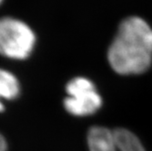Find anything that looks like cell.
Here are the masks:
<instances>
[{"mask_svg": "<svg viewBox=\"0 0 152 151\" xmlns=\"http://www.w3.org/2000/svg\"><path fill=\"white\" fill-rule=\"evenodd\" d=\"M2 2V0H0V3H1Z\"/></svg>", "mask_w": 152, "mask_h": 151, "instance_id": "cell-7", "label": "cell"}, {"mask_svg": "<svg viewBox=\"0 0 152 151\" xmlns=\"http://www.w3.org/2000/svg\"><path fill=\"white\" fill-rule=\"evenodd\" d=\"M7 141L4 136L0 134V151H7Z\"/></svg>", "mask_w": 152, "mask_h": 151, "instance_id": "cell-6", "label": "cell"}, {"mask_svg": "<svg viewBox=\"0 0 152 151\" xmlns=\"http://www.w3.org/2000/svg\"><path fill=\"white\" fill-rule=\"evenodd\" d=\"M20 87L17 77L10 72L0 69V112L4 110L1 98L14 99L19 94Z\"/></svg>", "mask_w": 152, "mask_h": 151, "instance_id": "cell-5", "label": "cell"}, {"mask_svg": "<svg viewBox=\"0 0 152 151\" xmlns=\"http://www.w3.org/2000/svg\"><path fill=\"white\" fill-rule=\"evenodd\" d=\"M112 69L120 75H140L152 63V28L140 17L123 19L107 50Z\"/></svg>", "mask_w": 152, "mask_h": 151, "instance_id": "cell-1", "label": "cell"}, {"mask_svg": "<svg viewBox=\"0 0 152 151\" xmlns=\"http://www.w3.org/2000/svg\"><path fill=\"white\" fill-rule=\"evenodd\" d=\"M36 42L33 30L26 23L12 18L0 19V54L13 59H25Z\"/></svg>", "mask_w": 152, "mask_h": 151, "instance_id": "cell-2", "label": "cell"}, {"mask_svg": "<svg viewBox=\"0 0 152 151\" xmlns=\"http://www.w3.org/2000/svg\"><path fill=\"white\" fill-rule=\"evenodd\" d=\"M67 98L64 100L66 110L73 116L85 117L96 112L102 105L94 84L86 77H75L66 87Z\"/></svg>", "mask_w": 152, "mask_h": 151, "instance_id": "cell-3", "label": "cell"}, {"mask_svg": "<svg viewBox=\"0 0 152 151\" xmlns=\"http://www.w3.org/2000/svg\"><path fill=\"white\" fill-rule=\"evenodd\" d=\"M89 151H145L140 139L128 129L93 127L88 134Z\"/></svg>", "mask_w": 152, "mask_h": 151, "instance_id": "cell-4", "label": "cell"}]
</instances>
